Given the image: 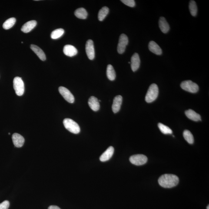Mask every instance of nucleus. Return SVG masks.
<instances>
[{"label":"nucleus","instance_id":"nucleus-1","mask_svg":"<svg viewBox=\"0 0 209 209\" xmlns=\"http://www.w3.org/2000/svg\"><path fill=\"white\" fill-rule=\"evenodd\" d=\"M179 178L174 174H165L163 175L159 178V184L164 188H170L176 186L179 184Z\"/></svg>","mask_w":209,"mask_h":209},{"label":"nucleus","instance_id":"nucleus-2","mask_svg":"<svg viewBox=\"0 0 209 209\" xmlns=\"http://www.w3.org/2000/svg\"><path fill=\"white\" fill-rule=\"evenodd\" d=\"M158 88L157 84H152L150 86L146 94L145 101L147 103H151L155 101L158 96Z\"/></svg>","mask_w":209,"mask_h":209},{"label":"nucleus","instance_id":"nucleus-3","mask_svg":"<svg viewBox=\"0 0 209 209\" xmlns=\"http://www.w3.org/2000/svg\"><path fill=\"white\" fill-rule=\"evenodd\" d=\"M63 124L66 129L73 133L77 134L80 133V128L78 124L72 119L66 118L63 121Z\"/></svg>","mask_w":209,"mask_h":209},{"label":"nucleus","instance_id":"nucleus-4","mask_svg":"<svg viewBox=\"0 0 209 209\" xmlns=\"http://www.w3.org/2000/svg\"><path fill=\"white\" fill-rule=\"evenodd\" d=\"M13 87L17 95L21 96L24 94L25 86L23 81L21 78L16 77L14 79Z\"/></svg>","mask_w":209,"mask_h":209},{"label":"nucleus","instance_id":"nucleus-5","mask_svg":"<svg viewBox=\"0 0 209 209\" xmlns=\"http://www.w3.org/2000/svg\"><path fill=\"white\" fill-rule=\"evenodd\" d=\"M180 87L183 90L190 93H197L199 90L198 85L191 80L183 81L180 84Z\"/></svg>","mask_w":209,"mask_h":209},{"label":"nucleus","instance_id":"nucleus-6","mask_svg":"<svg viewBox=\"0 0 209 209\" xmlns=\"http://www.w3.org/2000/svg\"><path fill=\"white\" fill-rule=\"evenodd\" d=\"M129 160L132 164L139 166L145 164L148 161V158L144 154H137L131 156Z\"/></svg>","mask_w":209,"mask_h":209},{"label":"nucleus","instance_id":"nucleus-7","mask_svg":"<svg viewBox=\"0 0 209 209\" xmlns=\"http://www.w3.org/2000/svg\"><path fill=\"white\" fill-rule=\"evenodd\" d=\"M128 37L124 34H121L119 37L118 46H117V51L120 54H122L125 51L126 47L128 44Z\"/></svg>","mask_w":209,"mask_h":209},{"label":"nucleus","instance_id":"nucleus-8","mask_svg":"<svg viewBox=\"0 0 209 209\" xmlns=\"http://www.w3.org/2000/svg\"><path fill=\"white\" fill-rule=\"evenodd\" d=\"M58 91L66 101L71 104L74 102V96L68 89L66 88L65 87H60L58 88Z\"/></svg>","mask_w":209,"mask_h":209},{"label":"nucleus","instance_id":"nucleus-9","mask_svg":"<svg viewBox=\"0 0 209 209\" xmlns=\"http://www.w3.org/2000/svg\"><path fill=\"white\" fill-rule=\"evenodd\" d=\"M86 51L89 59L92 60L95 56V52L94 42L91 40H89L86 44Z\"/></svg>","mask_w":209,"mask_h":209},{"label":"nucleus","instance_id":"nucleus-10","mask_svg":"<svg viewBox=\"0 0 209 209\" xmlns=\"http://www.w3.org/2000/svg\"><path fill=\"white\" fill-rule=\"evenodd\" d=\"M12 140L14 145L17 148H21L23 145L25 143V139L20 134L14 133L12 136Z\"/></svg>","mask_w":209,"mask_h":209},{"label":"nucleus","instance_id":"nucleus-11","mask_svg":"<svg viewBox=\"0 0 209 209\" xmlns=\"http://www.w3.org/2000/svg\"><path fill=\"white\" fill-rule=\"evenodd\" d=\"M131 68L133 72H135L140 68V59L138 54L136 53L131 57Z\"/></svg>","mask_w":209,"mask_h":209},{"label":"nucleus","instance_id":"nucleus-12","mask_svg":"<svg viewBox=\"0 0 209 209\" xmlns=\"http://www.w3.org/2000/svg\"><path fill=\"white\" fill-rule=\"evenodd\" d=\"M122 97L121 95H117L114 98L112 105V110L114 113L118 112L121 109Z\"/></svg>","mask_w":209,"mask_h":209},{"label":"nucleus","instance_id":"nucleus-13","mask_svg":"<svg viewBox=\"0 0 209 209\" xmlns=\"http://www.w3.org/2000/svg\"><path fill=\"white\" fill-rule=\"evenodd\" d=\"M114 149L112 147H108L107 149L101 154L100 158V160L101 161L104 162L108 161L112 157L114 153Z\"/></svg>","mask_w":209,"mask_h":209},{"label":"nucleus","instance_id":"nucleus-14","mask_svg":"<svg viewBox=\"0 0 209 209\" xmlns=\"http://www.w3.org/2000/svg\"><path fill=\"white\" fill-rule=\"evenodd\" d=\"M64 53L68 56L72 57L76 55L78 50L72 45H66L64 47Z\"/></svg>","mask_w":209,"mask_h":209},{"label":"nucleus","instance_id":"nucleus-15","mask_svg":"<svg viewBox=\"0 0 209 209\" xmlns=\"http://www.w3.org/2000/svg\"><path fill=\"white\" fill-rule=\"evenodd\" d=\"M149 49L151 52L157 55L162 54V50L159 46L153 41H150L148 45Z\"/></svg>","mask_w":209,"mask_h":209},{"label":"nucleus","instance_id":"nucleus-16","mask_svg":"<svg viewBox=\"0 0 209 209\" xmlns=\"http://www.w3.org/2000/svg\"><path fill=\"white\" fill-rule=\"evenodd\" d=\"M88 104L90 108L94 111H97L100 108V103L96 97H90L88 100Z\"/></svg>","mask_w":209,"mask_h":209},{"label":"nucleus","instance_id":"nucleus-17","mask_svg":"<svg viewBox=\"0 0 209 209\" xmlns=\"http://www.w3.org/2000/svg\"><path fill=\"white\" fill-rule=\"evenodd\" d=\"M37 24V21L35 20L28 21L23 26L21 30L25 33H29L36 26Z\"/></svg>","mask_w":209,"mask_h":209},{"label":"nucleus","instance_id":"nucleus-18","mask_svg":"<svg viewBox=\"0 0 209 209\" xmlns=\"http://www.w3.org/2000/svg\"><path fill=\"white\" fill-rule=\"evenodd\" d=\"M159 26L160 30L164 34L168 33L169 31V25L164 17H160L159 20Z\"/></svg>","mask_w":209,"mask_h":209},{"label":"nucleus","instance_id":"nucleus-19","mask_svg":"<svg viewBox=\"0 0 209 209\" xmlns=\"http://www.w3.org/2000/svg\"><path fill=\"white\" fill-rule=\"evenodd\" d=\"M185 114L189 119L192 121H201V116L193 110H187L185 112Z\"/></svg>","mask_w":209,"mask_h":209},{"label":"nucleus","instance_id":"nucleus-20","mask_svg":"<svg viewBox=\"0 0 209 209\" xmlns=\"http://www.w3.org/2000/svg\"><path fill=\"white\" fill-rule=\"evenodd\" d=\"M30 48L38 56L40 59L42 61H45L46 58L45 54L39 47L35 45H31Z\"/></svg>","mask_w":209,"mask_h":209},{"label":"nucleus","instance_id":"nucleus-21","mask_svg":"<svg viewBox=\"0 0 209 209\" xmlns=\"http://www.w3.org/2000/svg\"><path fill=\"white\" fill-rule=\"evenodd\" d=\"M75 16L80 19H86L88 16L86 10L84 8H80L76 10L74 12Z\"/></svg>","mask_w":209,"mask_h":209},{"label":"nucleus","instance_id":"nucleus-22","mask_svg":"<svg viewBox=\"0 0 209 209\" xmlns=\"http://www.w3.org/2000/svg\"><path fill=\"white\" fill-rule=\"evenodd\" d=\"M107 78L111 81H114L116 78V74L115 70L112 66L109 64L107 66Z\"/></svg>","mask_w":209,"mask_h":209},{"label":"nucleus","instance_id":"nucleus-23","mask_svg":"<svg viewBox=\"0 0 209 209\" xmlns=\"http://www.w3.org/2000/svg\"><path fill=\"white\" fill-rule=\"evenodd\" d=\"M16 22V19L15 18H11L7 19L3 25V28L5 30H9L13 26Z\"/></svg>","mask_w":209,"mask_h":209},{"label":"nucleus","instance_id":"nucleus-24","mask_svg":"<svg viewBox=\"0 0 209 209\" xmlns=\"http://www.w3.org/2000/svg\"><path fill=\"white\" fill-rule=\"evenodd\" d=\"M109 12L108 7H104L99 11L98 19L100 21H102L105 18Z\"/></svg>","mask_w":209,"mask_h":209},{"label":"nucleus","instance_id":"nucleus-25","mask_svg":"<svg viewBox=\"0 0 209 209\" xmlns=\"http://www.w3.org/2000/svg\"><path fill=\"white\" fill-rule=\"evenodd\" d=\"M183 136L185 140L189 144H193L194 143V139L192 134L189 130H186L183 133Z\"/></svg>","mask_w":209,"mask_h":209},{"label":"nucleus","instance_id":"nucleus-26","mask_svg":"<svg viewBox=\"0 0 209 209\" xmlns=\"http://www.w3.org/2000/svg\"><path fill=\"white\" fill-rule=\"evenodd\" d=\"M189 9L190 13L193 16H196L197 12V8L195 1H191L189 4Z\"/></svg>","mask_w":209,"mask_h":209},{"label":"nucleus","instance_id":"nucleus-27","mask_svg":"<svg viewBox=\"0 0 209 209\" xmlns=\"http://www.w3.org/2000/svg\"><path fill=\"white\" fill-rule=\"evenodd\" d=\"M64 33V30L62 28L56 29L51 33V38L53 39H58L62 36Z\"/></svg>","mask_w":209,"mask_h":209},{"label":"nucleus","instance_id":"nucleus-28","mask_svg":"<svg viewBox=\"0 0 209 209\" xmlns=\"http://www.w3.org/2000/svg\"><path fill=\"white\" fill-rule=\"evenodd\" d=\"M158 127L160 131L163 134H172V130L167 126L164 125L161 123H159L158 124Z\"/></svg>","mask_w":209,"mask_h":209},{"label":"nucleus","instance_id":"nucleus-29","mask_svg":"<svg viewBox=\"0 0 209 209\" xmlns=\"http://www.w3.org/2000/svg\"><path fill=\"white\" fill-rule=\"evenodd\" d=\"M121 1L127 6L132 8L135 6V1L134 0H122Z\"/></svg>","mask_w":209,"mask_h":209},{"label":"nucleus","instance_id":"nucleus-30","mask_svg":"<svg viewBox=\"0 0 209 209\" xmlns=\"http://www.w3.org/2000/svg\"><path fill=\"white\" fill-rule=\"evenodd\" d=\"M9 201L5 200L0 204V209H8L9 207Z\"/></svg>","mask_w":209,"mask_h":209},{"label":"nucleus","instance_id":"nucleus-31","mask_svg":"<svg viewBox=\"0 0 209 209\" xmlns=\"http://www.w3.org/2000/svg\"><path fill=\"white\" fill-rule=\"evenodd\" d=\"M48 209H61L60 207L52 205L48 207Z\"/></svg>","mask_w":209,"mask_h":209},{"label":"nucleus","instance_id":"nucleus-32","mask_svg":"<svg viewBox=\"0 0 209 209\" xmlns=\"http://www.w3.org/2000/svg\"><path fill=\"white\" fill-rule=\"evenodd\" d=\"M207 209H209V206L208 205L207 207Z\"/></svg>","mask_w":209,"mask_h":209},{"label":"nucleus","instance_id":"nucleus-33","mask_svg":"<svg viewBox=\"0 0 209 209\" xmlns=\"http://www.w3.org/2000/svg\"><path fill=\"white\" fill-rule=\"evenodd\" d=\"M128 63H129V64H131V62H129Z\"/></svg>","mask_w":209,"mask_h":209}]
</instances>
